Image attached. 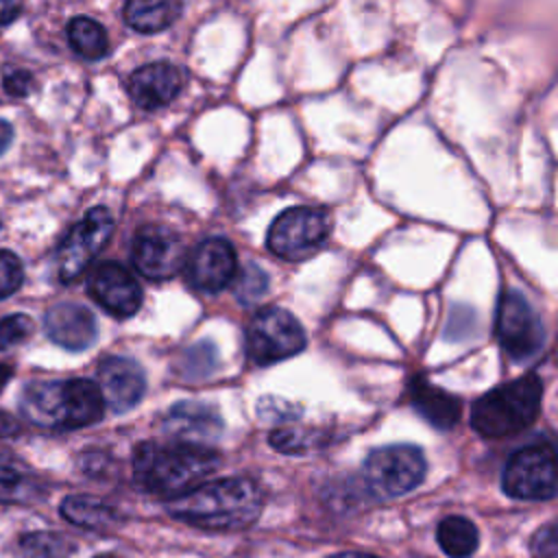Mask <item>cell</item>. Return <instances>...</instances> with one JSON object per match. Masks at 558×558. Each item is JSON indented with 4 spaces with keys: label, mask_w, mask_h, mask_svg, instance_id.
<instances>
[{
    "label": "cell",
    "mask_w": 558,
    "mask_h": 558,
    "mask_svg": "<svg viewBox=\"0 0 558 558\" xmlns=\"http://www.w3.org/2000/svg\"><path fill=\"white\" fill-rule=\"evenodd\" d=\"M262 508V488L248 477L203 482L168 504L172 519L209 532L244 530L259 519Z\"/></svg>",
    "instance_id": "obj_1"
},
{
    "label": "cell",
    "mask_w": 558,
    "mask_h": 558,
    "mask_svg": "<svg viewBox=\"0 0 558 558\" xmlns=\"http://www.w3.org/2000/svg\"><path fill=\"white\" fill-rule=\"evenodd\" d=\"M220 466V456L190 442H140L133 451V480L150 495L177 499L205 482Z\"/></svg>",
    "instance_id": "obj_2"
},
{
    "label": "cell",
    "mask_w": 558,
    "mask_h": 558,
    "mask_svg": "<svg viewBox=\"0 0 558 558\" xmlns=\"http://www.w3.org/2000/svg\"><path fill=\"white\" fill-rule=\"evenodd\" d=\"M20 410L37 427L78 429L102 418L105 401L89 379L35 381L24 388Z\"/></svg>",
    "instance_id": "obj_3"
},
{
    "label": "cell",
    "mask_w": 558,
    "mask_h": 558,
    "mask_svg": "<svg viewBox=\"0 0 558 558\" xmlns=\"http://www.w3.org/2000/svg\"><path fill=\"white\" fill-rule=\"evenodd\" d=\"M543 379L517 377L482 395L471 408V427L484 438H508L523 432L541 412Z\"/></svg>",
    "instance_id": "obj_4"
},
{
    "label": "cell",
    "mask_w": 558,
    "mask_h": 558,
    "mask_svg": "<svg viewBox=\"0 0 558 558\" xmlns=\"http://www.w3.org/2000/svg\"><path fill=\"white\" fill-rule=\"evenodd\" d=\"M425 456L414 445H386L373 449L362 466L366 488L379 499L401 497L425 477Z\"/></svg>",
    "instance_id": "obj_5"
},
{
    "label": "cell",
    "mask_w": 558,
    "mask_h": 558,
    "mask_svg": "<svg viewBox=\"0 0 558 558\" xmlns=\"http://www.w3.org/2000/svg\"><path fill=\"white\" fill-rule=\"evenodd\" d=\"M246 355L262 366L296 355L305 347L301 323L281 307H264L251 316L244 329Z\"/></svg>",
    "instance_id": "obj_6"
},
{
    "label": "cell",
    "mask_w": 558,
    "mask_h": 558,
    "mask_svg": "<svg viewBox=\"0 0 558 558\" xmlns=\"http://www.w3.org/2000/svg\"><path fill=\"white\" fill-rule=\"evenodd\" d=\"M501 490L512 499L541 501L556 495V453L549 442L517 449L501 473Z\"/></svg>",
    "instance_id": "obj_7"
},
{
    "label": "cell",
    "mask_w": 558,
    "mask_h": 558,
    "mask_svg": "<svg viewBox=\"0 0 558 558\" xmlns=\"http://www.w3.org/2000/svg\"><path fill=\"white\" fill-rule=\"evenodd\" d=\"M329 216L314 207H288L268 229V248L286 262H301L314 255L329 235Z\"/></svg>",
    "instance_id": "obj_8"
},
{
    "label": "cell",
    "mask_w": 558,
    "mask_h": 558,
    "mask_svg": "<svg viewBox=\"0 0 558 558\" xmlns=\"http://www.w3.org/2000/svg\"><path fill=\"white\" fill-rule=\"evenodd\" d=\"M497 340L508 357L523 362L534 357L545 340L543 323L532 303L519 290H504L497 305Z\"/></svg>",
    "instance_id": "obj_9"
},
{
    "label": "cell",
    "mask_w": 558,
    "mask_h": 558,
    "mask_svg": "<svg viewBox=\"0 0 558 558\" xmlns=\"http://www.w3.org/2000/svg\"><path fill=\"white\" fill-rule=\"evenodd\" d=\"M113 233V216L107 207H92L61 240L57 275L63 283L78 279Z\"/></svg>",
    "instance_id": "obj_10"
},
{
    "label": "cell",
    "mask_w": 558,
    "mask_h": 558,
    "mask_svg": "<svg viewBox=\"0 0 558 558\" xmlns=\"http://www.w3.org/2000/svg\"><path fill=\"white\" fill-rule=\"evenodd\" d=\"M133 266L150 281H166L174 277L185 264V246L181 238L168 227H140L131 248Z\"/></svg>",
    "instance_id": "obj_11"
},
{
    "label": "cell",
    "mask_w": 558,
    "mask_h": 558,
    "mask_svg": "<svg viewBox=\"0 0 558 558\" xmlns=\"http://www.w3.org/2000/svg\"><path fill=\"white\" fill-rule=\"evenodd\" d=\"M235 251L225 238L203 240L185 259V275L192 288L201 292H220L227 288L235 272Z\"/></svg>",
    "instance_id": "obj_12"
},
{
    "label": "cell",
    "mask_w": 558,
    "mask_h": 558,
    "mask_svg": "<svg viewBox=\"0 0 558 558\" xmlns=\"http://www.w3.org/2000/svg\"><path fill=\"white\" fill-rule=\"evenodd\" d=\"M87 290L92 299L118 318L133 316L142 305V288L135 277L116 262L98 264L89 279Z\"/></svg>",
    "instance_id": "obj_13"
},
{
    "label": "cell",
    "mask_w": 558,
    "mask_h": 558,
    "mask_svg": "<svg viewBox=\"0 0 558 558\" xmlns=\"http://www.w3.org/2000/svg\"><path fill=\"white\" fill-rule=\"evenodd\" d=\"M98 390L105 405L113 412L135 408L146 390V375L142 366L124 355H109L98 366Z\"/></svg>",
    "instance_id": "obj_14"
},
{
    "label": "cell",
    "mask_w": 558,
    "mask_h": 558,
    "mask_svg": "<svg viewBox=\"0 0 558 558\" xmlns=\"http://www.w3.org/2000/svg\"><path fill=\"white\" fill-rule=\"evenodd\" d=\"M222 418L211 403L205 401H179L174 403L163 421L161 429L177 442L209 447L222 434Z\"/></svg>",
    "instance_id": "obj_15"
},
{
    "label": "cell",
    "mask_w": 558,
    "mask_h": 558,
    "mask_svg": "<svg viewBox=\"0 0 558 558\" xmlns=\"http://www.w3.org/2000/svg\"><path fill=\"white\" fill-rule=\"evenodd\" d=\"M183 87V74L168 61H153L137 68L129 76V96L142 109H159L170 105Z\"/></svg>",
    "instance_id": "obj_16"
},
{
    "label": "cell",
    "mask_w": 558,
    "mask_h": 558,
    "mask_svg": "<svg viewBox=\"0 0 558 558\" xmlns=\"http://www.w3.org/2000/svg\"><path fill=\"white\" fill-rule=\"evenodd\" d=\"M48 338L70 351H83L94 344L98 323L94 314L78 303H57L44 316Z\"/></svg>",
    "instance_id": "obj_17"
},
{
    "label": "cell",
    "mask_w": 558,
    "mask_h": 558,
    "mask_svg": "<svg viewBox=\"0 0 558 558\" xmlns=\"http://www.w3.org/2000/svg\"><path fill=\"white\" fill-rule=\"evenodd\" d=\"M410 401L414 410L438 429H451L462 412V403L456 395L429 384L423 375L412 379Z\"/></svg>",
    "instance_id": "obj_18"
},
{
    "label": "cell",
    "mask_w": 558,
    "mask_h": 558,
    "mask_svg": "<svg viewBox=\"0 0 558 558\" xmlns=\"http://www.w3.org/2000/svg\"><path fill=\"white\" fill-rule=\"evenodd\" d=\"M181 2L170 0H131L124 4V22L137 33H157L168 28L179 13Z\"/></svg>",
    "instance_id": "obj_19"
},
{
    "label": "cell",
    "mask_w": 558,
    "mask_h": 558,
    "mask_svg": "<svg viewBox=\"0 0 558 558\" xmlns=\"http://www.w3.org/2000/svg\"><path fill=\"white\" fill-rule=\"evenodd\" d=\"M65 521L87 530H109L116 525V510L92 495H70L59 506Z\"/></svg>",
    "instance_id": "obj_20"
},
{
    "label": "cell",
    "mask_w": 558,
    "mask_h": 558,
    "mask_svg": "<svg viewBox=\"0 0 558 558\" xmlns=\"http://www.w3.org/2000/svg\"><path fill=\"white\" fill-rule=\"evenodd\" d=\"M436 538H438L440 549L449 558H469L475 554V549L480 545V534H477L475 523L460 514L445 517L438 523Z\"/></svg>",
    "instance_id": "obj_21"
},
{
    "label": "cell",
    "mask_w": 558,
    "mask_h": 558,
    "mask_svg": "<svg viewBox=\"0 0 558 558\" xmlns=\"http://www.w3.org/2000/svg\"><path fill=\"white\" fill-rule=\"evenodd\" d=\"M68 41L76 54L83 59H100L109 50V39L105 28L87 17V15H76L68 24Z\"/></svg>",
    "instance_id": "obj_22"
},
{
    "label": "cell",
    "mask_w": 558,
    "mask_h": 558,
    "mask_svg": "<svg viewBox=\"0 0 558 558\" xmlns=\"http://www.w3.org/2000/svg\"><path fill=\"white\" fill-rule=\"evenodd\" d=\"M220 366L216 344L209 340H201L192 347H187L179 360H177V373L185 381H198L214 375V371Z\"/></svg>",
    "instance_id": "obj_23"
},
{
    "label": "cell",
    "mask_w": 558,
    "mask_h": 558,
    "mask_svg": "<svg viewBox=\"0 0 558 558\" xmlns=\"http://www.w3.org/2000/svg\"><path fill=\"white\" fill-rule=\"evenodd\" d=\"M20 549L26 558H68L74 543L57 532H28L20 538Z\"/></svg>",
    "instance_id": "obj_24"
},
{
    "label": "cell",
    "mask_w": 558,
    "mask_h": 558,
    "mask_svg": "<svg viewBox=\"0 0 558 558\" xmlns=\"http://www.w3.org/2000/svg\"><path fill=\"white\" fill-rule=\"evenodd\" d=\"M268 290V275L257 264H246L233 277V294L240 303L251 305L259 301Z\"/></svg>",
    "instance_id": "obj_25"
},
{
    "label": "cell",
    "mask_w": 558,
    "mask_h": 558,
    "mask_svg": "<svg viewBox=\"0 0 558 558\" xmlns=\"http://www.w3.org/2000/svg\"><path fill=\"white\" fill-rule=\"evenodd\" d=\"M37 495V486L24 473L0 466V501L2 504H24Z\"/></svg>",
    "instance_id": "obj_26"
},
{
    "label": "cell",
    "mask_w": 558,
    "mask_h": 558,
    "mask_svg": "<svg viewBox=\"0 0 558 558\" xmlns=\"http://www.w3.org/2000/svg\"><path fill=\"white\" fill-rule=\"evenodd\" d=\"M314 440L316 438H312V432L301 427H277L268 436V442L272 445V449L290 456L307 451L314 445Z\"/></svg>",
    "instance_id": "obj_27"
},
{
    "label": "cell",
    "mask_w": 558,
    "mask_h": 558,
    "mask_svg": "<svg viewBox=\"0 0 558 558\" xmlns=\"http://www.w3.org/2000/svg\"><path fill=\"white\" fill-rule=\"evenodd\" d=\"M24 281V268L15 253L0 248V301L20 290Z\"/></svg>",
    "instance_id": "obj_28"
},
{
    "label": "cell",
    "mask_w": 558,
    "mask_h": 558,
    "mask_svg": "<svg viewBox=\"0 0 558 558\" xmlns=\"http://www.w3.org/2000/svg\"><path fill=\"white\" fill-rule=\"evenodd\" d=\"M257 414L268 423H288L301 414V408L279 397H262L257 401Z\"/></svg>",
    "instance_id": "obj_29"
},
{
    "label": "cell",
    "mask_w": 558,
    "mask_h": 558,
    "mask_svg": "<svg viewBox=\"0 0 558 558\" xmlns=\"http://www.w3.org/2000/svg\"><path fill=\"white\" fill-rule=\"evenodd\" d=\"M33 331V320L26 314H11L0 320V351L20 344Z\"/></svg>",
    "instance_id": "obj_30"
},
{
    "label": "cell",
    "mask_w": 558,
    "mask_h": 558,
    "mask_svg": "<svg viewBox=\"0 0 558 558\" xmlns=\"http://www.w3.org/2000/svg\"><path fill=\"white\" fill-rule=\"evenodd\" d=\"M532 558H558V541H556V525L547 523L541 527L530 543Z\"/></svg>",
    "instance_id": "obj_31"
},
{
    "label": "cell",
    "mask_w": 558,
    "mask_h": 558,
    "mask_svg": "<svg viewBox=\"0 0 558 558\" xmlns=\"http://www.w3.org/2000/svg\"><path fill=\"white\" fill-rule=\"evenodd\" d=\"M2 85L7 94L15 98H24L33 92V76L26 70H7L2 76Z\"/></svg>",
    "instance_id": "obj_32"
},
{
    "label": "cell",
    "mask_w": 558,
    "mask_h": 558,
    "mask_svg": "<svg viewBox=\"0 0 558 558\" xmlns=\"http://www.w3.org/2000/svg\"><path fill=\"white\" fill-rule=\"evenodd\" d=\"M20 434V423L9 412L0 410V438H11Z\"/></svg>",
    "instance_id": "obj_33"
},
{
    "label": "cell",
    "mask_w": 558,
    "mask_h": 558,
    "mask_svg": "<svg viewBox=\"0 0 558 558\" xmlns=\"http://www.w3.org/2000/svg\"><path fill=\"white\" fill-rule=\"evenodd\" d=\"M22 11L20 2H11V0H0V24H9L17 17V13Z\"/></svg>",
    "instance_id": "obj_34"
},
{
    "label": "cell",
    "mask_w": 558,
    "mask_h": 558,
    "mask_svg": "<svg viewBox=\"0 0 558 558\" xmlns=\"http://www.w3.org/2000/svg\"><path fill=\"white\" fill-rule=\"evenodd\" d=\"M11 137H13V126H11V122H7V120L0 118V155L9 148Z\"/></svg>",
    "instance_id": "obj_35"
},
{
    "label": "cell",
    "mask_w": 558,
    "mask_h": 558,
    "mask_svg": "<svg viewBox=\"0 0 558 558\" xmlns=\"http://www.w3.org/2000/svg\"><path fill=\"white\" fill-rule=\"evenodd\" d=\"M329 558H379V556H373V554H364V551H340V554H333Z\"/></svg>",
    "instance_id": "obj_36"
},
{
    "label": "cell",
    "mask_w": 558,
    "mask_h": 558,
    "mask_svg": "<svg viewBox=\"0 0 558 558\" xmlns=\"http://www.w3.org/2000/svg\"><path fill=\"white\" fill-rule=\"evenodd\" d=\"M13 375V371L7 366V364H0V390L4 388V384H7V379Z\"/></svg>",
    "instance_id": "obj_37"
},
{
    "label": "cell",
    "mask_w": 558,
    "mask_h": 558,
    "mask_svg": "<svg viewBox=\"0 0 558 558\" xmlns=\"http://www.w3.org/2000/svg\"><path fill=\"white\" fill-rule=\"evenodd\" d=\"M96 558H120V556H113V554H100V556H96Z\"/></svg>",
    "instance_id": "obj_38"
}]
</instances>
